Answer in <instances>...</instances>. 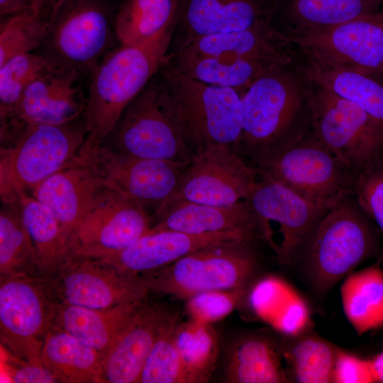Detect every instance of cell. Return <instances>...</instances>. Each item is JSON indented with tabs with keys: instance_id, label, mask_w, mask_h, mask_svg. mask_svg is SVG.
I'll list each match as a JSON object with an SVG mask.
<instances>
[{
	"instance_id": "6da1fadb",
	"label": "cell",
	"mask_w": 383,
	"mask_h": 383,
	"mask_svg": "<svg viewBox=\"0 0 383 383\" xmlns=\"http://www.w3.org/2000/svg\"><path fill=\"white\" fill-rule=\"evenodd\" d=\"M175 25L138 45H118L91 74L84 121L83 152L103 143L128 105L168 58Z\"/></svg>"
},
{
	"instance_id": "7a4b0ae2",
	"label": "cell",
	"mask_w": 383,
	"mask_h": 383,
	"mask_svg": "<svg viewBox=\"0 0 383 383\" xmlns=\"http://www.w3.org/2000/svg\"><path fill=\"white\" fill-rule=\"evenodd\" d=\"M364 214L343 201L323 216L301 248L302 273L318 296L377 254L378 239Z\"/></svg>"
},
{
	"instance_id": "3957f363",
	"label": "cell",
	"mask_w": 383,
	"mask_h": 383,
	"mask_svg": "<svg viewBox=\"0 0 383 383\" xmlns=\"http://www.w3.org/2000/svg\"><path fill=\"white\" fill-rule=\"evenodd\" d=\"M87 137L82 116L63 123L26 126L1 143L2 203L15 201L18 191H30L78 158Z\"/></svg>"
},
{
	"instance_id": "277c9868",
	"label": "cell",
	"mask_w": 383,
	"mask_h": 383,
	"mask_svg": "<svg viewBox=\"0 0 383 383\" xmlns=\"http://www.w3.org/2000/svg\"><path fill=\"white\" fill-rule=\"evenodd\" d=\"M103 143L123 155L185 165L194 154L174 101L156 75L128 105Z\"/></svg>"
},
{
	"instance_id": "5b68a950",
	"label": "cell",
	"mask_w": 383,
	"mask_h": 383,
	"mask_svg": "<svg viewBox=\"0 0 383 383\" xmlns=\"http://www.w3.org/2000/svg\"><path fill=\"white\" fill-rule=\"evenodd\" d=\"M160 71L193 152L214 145H227L236 151L243 128L240 95L231 88L194 79L168 59Z\"/></svg>"
},
{
	"instance_id": "8992f818",
	"label": "cell",
	"mask_w": 383,
	"mask_h": 383,
	"mask_svg": "<svg viewBox=\"0 0 383 383\" xmlns=\"http://www.w3.org/2000/svg\"><path fill=\"white\" fill-rule=\"evenodd\" d=\"M114 16L106 0H60L50 16L40 54L57 67L90 76L119 43Z\"/></svg>"
},
{
	"instance_id": "52a82bcc",
	"label": "cell",
	"mask_w": 383,
	"mask_h": 383,
	"mask_svg": "<svg viewBox=\"0 0 383 383\" xmlns=\"http://www.w3.org/2000/svg\"><path fill=\"white\" fill-rule=\"evenodd\" d=\"M257 170L326 211L353 192L354 174L313 135L292 138L256 160Z\"/></svg>"
},
{
	"instance_id": "ba28073f",
	"label": "cell",
	"mask_w": 383,
	"mask_h": 383,
	"mask_svg": "<svg viewBox=\"0 0 383 383\" xmlns=\"http://www.w3.org/2000/svg\"><path fill=\"white\" fill-rule=\"evenodd\" d=\"M250 243L213 244L143 277L150 291L177 299L206 291L247 289L259 269Z\"/></svg>"
},
{
	"instance_id": "9c48e42d",
	"label": "cell",
	"mask_w": 383,
	"mask_h": 383,
	"mask_svg": "<svg viewBox=\"0 0 383 383\" xmlns=\"http://www.w3.org/2000/svg\"><path fill=\"white\" fill-rule=\"evenodd\" d=\"M287 67L264 74L241 96L243 128L238 150L244 149L255 160L293 138L290 132L306 92Z\"/></svg>"
},
{
	"instance_id": "30bf717a",
	"label": "cell",
	"mask_w": 383,
	"mask_h": 383,
	"mask_svg": "<svg viewBox=\"0 0 383 383\" xmlns=\"http://www.w3.org/2000/svg\"><path fill=\"white\" fill-rule=\"evenodd\" d=\"M60 305L46 277L1 276V342L26 363L44 365L42 347Z\"/></svg>"
},
{
	"instance_id": "8fae6325",
	"label": "cell",
	"mask_w": 383,
	"mask_h": 383,
	"mask_svg": "<svg viewBox=\"0 0 383 383\" xmlns=\"http://www.w3.org/2000/svg\"><path fill=\"white\" fill-rule=\"evenodd\" d=\"M309 98L313 135L355 173L383 155V133L359 106L315 86Z\"/></svg>"
},
{
	"instance_id": "7c38bea8",
	"label": "cell",
	"mask_w": 383,
	"mask_h": 383,
	"mask_svg": "<svg viewBox=\"0 0 383 383\" xmlns=\"http://www.w3.org/2000/svg\"><path fill=\"white\" fill-rule=\"evenodd\" d=\"M248 200L256 219L259 238L269 245L281 264L294 261L317 223L328 211L260 172Z\"/></svg>"
},
{
	"instance_id": "4fadbf2b",
	"label": "cell",
	"mask_w": 383,
	"mask_h": 383,
	"mask_svg": "<svg viewBox=\"0 0 383 383\" xmlns=\"http://www.w3.org/2000/svg\"><path fill=\"white\" fill-rule=\"evenodd\" d=\"M281 37L299 47L310 62L372 76L383 72V9L329 28L281 31Z\"/></svg>"
},
{
	"instance_id": "5bb4252c",
	"label": "cell",
	"mask_w": 383,
	"mask_h": 383,
	"mask_svg": "<svg viewBox=\"0 0 383 383\" xmlns=\"http://www.w3.org/2000/svg\"><path fill=\"white\" fill-rule=\"evenodd\" d=\"M46 278L60 304L90 309L145 302L150 292L142 276L74 255Z\"/></svg>"
},
{
	"instance_id": "9a60e30c",
	"label": "cell",
	"mask_w": 383,
	"mask_h": 383,
	"mask_svg": "<svg viewBox=\"0 0 383 383\" xmlns=\"http://www.w3.org/2000/svg\"><path fill=\"white\" fill-rule=\"evenodd\" d=\"M258 177V170L244 162L234 149L211 145L194 154L176 191L165 204L187 201L232 206L249 199Z\"/></svg>"
},
{
	"instance_id": "2e32d148",
	"label": "cell",
	"mask_w": 383,
	"mask_h": 383,
	"mask_svg": "<svg viewBox=\"0 0 383 383\" xmlns=\"http://www.w3.org/2000/svg\"><path fill=\"white\" fill-rule=\"evenodd\" d=\"M152 228L148 210L114 189L78 224L70 253L96 258L131 246Z\"/></svg>"
},
{
	"instance_id": "e0dca14e",
	"label": "cell",
	"mask_w": 383,
	"mask_h": 383,
	"mask_svg": "<svg viewBox=\"0 0 383 383\" xmlns=\"http://www.w3.org/2000/svg\"><path fill=\"white\" fill-rule=\"evenodd\" d=\"M121 193L156 212L173 195L187 165L123 155L104 144L82 153Z\"/></svg>"
},
{
	"instance_id": "ac0fdd59",
	"label": "cell",
	"mask_w": 383,
	"mask_h": 383,
	"mask_svg": "<svg viewBox=\"0 0 383 383\" xmlns=\"http://www.w3.org/2000/svg\"><path fill=\"white\" fill-rule=\"evenodd\" d=\"M114 189L101 172L80 155L30 192L51 211L70 239L82 219Z\"/></svg>"
},
{
	"instance_id": "d6986e66",
	"label": "cell",
	"mask_w": 383,
	"mask_h": 383,
	"mask_svg": "<svg viewBox=\"0 0 383 383\" xmlns=\"http://www.w3.org/2000/svg\"><path fill=\"white\" fill-rule=\"evenodd\" d=\"M82 75L57 67L32 82L25 90L15 118L0 128L1 138L28 126L59 124L84 116L87 96Z\"/></svg>"
},
{
	"instance_id": "ffe728a7",
	"label": "cell",
	"mask_w": 383,
	"mask_h": 383,
	"mask_svg": "<svg viewBox=\"0 0 383 383\" xmlns=\"http://www.w3.org/2000/svg\"><path fill=\"white\" fill-rule=\"evenodd\" d=\"M257 236L245 231L194 235L175 231L150 230L124 250L93 259L128 274L144 276L207 246L234 241L252 243L258 239Z\"/></svg>"
},
{
	"instance_id": "44dd1931",
	"label": "cell",
	"mask_w": 383,
	"mask_h": 383,
	"mask_svg": "<svg viewBox=\"0 0 383 383\" xmlns=\"http://www.w3.org/2000/svg\"><path fill=\"white\" fill-rule=\"evenodd\" d=\"M277 8L266 0H180L174 30L179 49L205 35L250 28L270 20Z\"/></svg>"
},
{
	"instance_id": "7402d4cb",
	"label": "cell",
	"mask_w": 383,
	"mask_h": 383,
	"mask_svg": "<svg viewBox=\"0 0 383 383\" xmlns=\"http://www.w3.org/2000/svg\"><path fill=\"white\" fill-rule=\"evenodd\" d=\"M174 316L144 303L102 357L106 382L138 383L155 342Z\"/></svg>"
},
{
	"instance_id": "603a6c76",
	"label": "cell",
	"mask_w": 383,
	"mask_h": 383,
	"mask_svg": "<svg viewBox=\"0 0 383 383\" xmlns=\"http://www.w3.org/2000/svg\"><path fill=\"white\" fill-rule=\"evenodd\" d=\"M155 214L159 221L152 226V231H175L194 235L245 231L259 238L256 219L248 200L229 206L176 201L165 204Z\"/></svg>"
},
{
	"instance_id": "cb8c5ba5",
	"label": "cell",
	"mask_w": 383,
	"mask_h": 383,
	"mask_svg": "<svg viewBox=\"0 0 383 383\" xmlns=\"http://www.w3.org/2000/svg\"><path fill=\"white\" fill-rule=\"evenodd\" d=\"M177 70L198 81L235 89L240 96L259 78L278 67L289 66V56L238 57L231 56H169Z\"/></svg>"
},
{
	"instance_id": "d4e9b609",
	"label": "cell",
	"mask_w": 383,
	"mask_h": 383,
	"mask_svg": "<svg viewBox=\"0 0 383 383\" xmlns=\"http://www.w3.org/2000/svg\"><path fill=\"white\" fill-rule=\"evenodd\" d=\"M281 31L270 20L240 30L216 33L194 39L176 50L186 57L231 56L238 57H278L289 56Z\"/></svg>"
},
{
	"instance_id": "484cf974",
	"label": "cell",
	"mask_w": 383,
	"mask_h": 383,
	"mask_svg": "<svg viewBox=\"0 0 383 383\" xmlns=\"http://www.w3.org/2000/svg\"><path fill=\"white\" fill-rule=\"evenodd\" d=\"M144 303L125 304L106 309L60 304L52 327L68 333L96 350L102 358Z\"/></svg>"
},
{
	"instance_id": "4316f807",
	"label": "cell",
	"mask_w": 383,
	"mask_h": 383,
	"mask_svg": "<svg viewBox=\"0 0 383 383\" xmlns=\"http://www.w3.org/2000/svg\"><path fill=\"white\" fill-rule=\"evenodd\" d=\"M248 301L252 311L284 336H294L310 329L309 307L287 282L274 277L257 281Z\"/></svg>"
},
{
	"instance_id": "83f0119b",
	"label": "cell",
	"mask_w": 383,
	"mask_h": 383,
	"mask_svg": "<svg viewBox=\"0 0 383 383\" xmlns=\"http://www.w3.org/2000/svg\"><path fill=\"white\" fill-rule=\"evenodd\" d=\"M41 357L57 382H106L100 353L62 330L50 329Z\"/></svg>"
},
{
	"instance_id": "f1b7e54d",
	"label": "cell",
	"mask_w": 383,
	"mask_h": 383,
	"mask_svg": "<svg viewBox=\"0 0 383 383\" xmlns=\"http://www.w3.org/2000/svg\"><path fill=\"white\" fill-rule=\"evenodd\" d=\"M226 379L233 383L289 382L281 343L262 335L242 338L230 352Z\"/></svg>"
},
{
	"instance_id": "f546056e",
	"label": "cell",
	"mask_w": 383,
	"mask_h": 383,
	"mask_svg": "<svg viewBox=\"0 0 383 383\" xmlns=\"http://www.w3.org/2000/svg\"><path fill=\"white\" fill-rule=\"evenodd\" d=\"M40 277H49L70 253V239L51 211L26 191L16 194Z\"/></svg>"
},
{
	"instance_id": "4dcf8cb0",
	"label": "cell",
	"mask_w": 383,
	"mask_h": 383,
	"mask_svg": "<svg viewBox=\"0 0 383 383\" xmlns=\"http://www.w3.org/2000/svg\"><path fill=\"white\" fill-rule=\"evenodd\" d=\"M345 316L358 335L383 328V270L381 260L353 272L340 286Z\"/></svg>"
},
{
	"instance_id": "1f68e13d",
	"label": "cell",
	"mask_w": 383,
	"mask_h": 383,
	"mask_svg": "<svg viewBox=\"0 0 383 383\" xmlns=\"http://www.w3.org/2000/svg\"><path fill=\"white\" fill-rule=\"evenodd\" d=\"M304 74L313 85L331 91L362 109L383 133V85L359 71L308 61Z\"/></svg>"
},
{
	"instance_id": "d6a6232c",
	"label": "cell",
	"mask_w": 383,
	"mask_h": 383,
	"mask_svg": "<svg viewBox=\"0 0 383 383\" xmlns=\"http://www.w3.org/2000/svg\"><path fill=\"white\" fill-rule=\"evenodd\" d=\"M287 33L334 27L383 9V0H284Z\"/></svg>"
},
{
	"instance_id": "836d02e7",
	"label": "cell",
	"mask_w": 383,
	"mask_h": 383,
	"mask_svg": "<svg viewBox=\"0 0 383 383\" xmlns=\"http://www.w3.org/2000/svg\"><path fill=\"white\" fill-rule=\"evenodd\" d=\"M180 0H122L114 25L121 45L142 43L175 25Z\"/></svg>"
},
{
	"instance_id": "e575fe53",
	"label": "cell",
	"mask_w": 383,
	"mask_h": 383,
	"mask_svg": "<svg viewBox=\"0 0 383 383\" xmlns=\"http://www.w3.org/2000/svg\"><path fill=\"white\" fill-rule=\"evenodd\" d=\"M281 348L289 382H332L335 345L309 329L285 335Z\"/></svg>"
},
{
	"instance_id": "d590c367",
	"label": "cell",
	"mask_w": 383,
	"mask_h": 383,
	"mask_svg": "<svg viewBox=\"0 0 383 383\" xmlns=\"http://www.w3.org/2000/svg\"><path fill=\"white\" fill-rule=\"evenodd\" d=\"M0 211L1 276H38L35 250L18 203H2Z\"/></svg>"
},
{
	"instance_id": "8d00e7d4",
	"label": "cell",
	"mask_w": 383,
	"mask_h": 383,
	"mask_svg": "<svg viewBox=\"0 0 383 383\" xmlns=\"http://www.w3.org/2000/svg\"><path fill=\"white\" fill-rule=\"evenodd\" d=\"M174 340L184 367L187 383L206 382L217 359L216 333L210 323L192 320L177 324Z\"/></svg>"
},
{
	"instance_id": "74e56055",
	"label": "cell",
	"mask_w": 383,
	"mask_h": 383,
	"mask_svg": "<svg viewBox=\"0 0 383 383\" xmlns=\"http://www.w3.org/2000/svg\"><path fill=\"white\" fill-rule=\"evenodd\" d=\"M57 67L41 54L32 52L13 57L0 66V128L15 118L26 88Z\"/></svg>"
},
{
	"instance_id": "f35d334b",
	"label": "cell",
	"mask_w": 383,
	"mask_h": 383,
	"mask_svg": "<svg viewBox=\"0 0 383 383\" xmlns=\"http://www.w3.org/2000/svg\"><path fill=\"white\" fill-rule=\"evenodd\" d=\"M48 30V21L30 7L6 16L0 25V66L16 55L39 48Z\"/></svg>"
},
{
	"instance_id": "ab89813d",
	"label": "cell",
	"mask_w": 383,
	"mask_h": 383,
	"mask_svg": "<svg viewBox=\"0 0 383 383\" xmlns=\"http://www.w3.org/2000/svg\"><path fill=\"white\" fill-rule=\"evenodd\" d=\"M174 316L164 327L144 364L138 383H187L182 360L174 340Z\"/></svg>"
},
{
	"instance_id": "60d3db41",
	"label": "cell",
	"mask_w": 383,
	"mask_h": 383,
	"mask_svg": "<svg viewBox=\"0 0 383 383\" xmlns=\"http://www.w3.org/2000/svg\"><path fill=\"white\" fill-rule=\"evenodd\" d=\"M358 207L383 233V155L354 173Z\"/></svg>"
},
{
	"instance_id": "b9f144b4",
	"label": "cell",
	"mask_w": 383,
	"mask_h": 383,
	"mask_svg": "<svg viewBox=\"0 0 383 383\" xmlns=\"http://www.w3.org/2000/svg\"><path fill=\"white\" fill-rule=\"evenodd\" d=\"M245 290L201 292L187 299V309L192 320L211 323L231 313Z\"/></svg>"
},
{
	"instance_id": "7bdbcfd3",
	"label": "cell",
	"mask_w": 383,
	"mask_h": 383,
	"mask_svg": "<svg viewBox=\"0 0 383 383\" xmlns=\"http://www.w3.org/2000/svg\"><path fill=\"white\" fill-rule=\"evenodd\" d=\"M332 382H374L370 359H364L336 346Z\"/></svg>"
},
{
	"instance_id": "ee69618b",
	"label": "cell",
	"mask_w": 383,
	"mask_h": 383,
	"mask_svg": "<svg viewBox=\"0 0 383 383\" xmlns=\"http://www.w3.org/2000/svg\"><path fill=\"white\" fill-rule=\"evenodd\" d=\"M15 383L57 382L55 376L43 365L26 363L12 374Z\"/></svg>"
},
{
	"instance_id": "f6af8a7d",
	"label": "cell",
	"mask_w": 383,
	"mask_h": 383,
	"mask_svg": "<svg viewBox=\"0 0 383 383\" xmlns=\"http://www.w3.org/2000/svg\"><path fill=\"white\" fill-rule=\"evenodd\" d=\"M33 0H0L1 16H6L31 7Z\"/></svg>"
},
{
	"instance_id": "bcb514c9",
	"label": "cell",
	"mask_w": 383,
	"mask_h": 383,
	"mask_svg": "<svg viewBox=\"0 0 383 383\" xmlns=\"http://www.w3.org/2000/svg\"><path fill=\"white\" fill-rule=\"evenodd\" d=\"M60 0H33L31 8L40 12L43 16L49 20L50 16Z\"/></svg>"
},
{
	"instance_id": "7dc6e473",
	"label": "cell",
	"mask_w": 383,
	"mask_h": 383,
	"mask_svg": "<svg viewBox=\"0 0 383 383\" xmlns=\"http://www.w3.org/2000/svg\"><path fill=\"white\" fill-rule=\"evenodd\" d=\"M370 360L374 382L383 383V350Z\"/></svg>"
},
{
	"instance_id": "c3c4849f",
	"label": "cell",
	"mask_w": 383,
	"mask_h": 383,
	"mask_svg": "<svg viewBox=\"0 0 383 383\" xmlns=\"http://www.w3.org/2000/svg\"><path fill=\"white\" fill-rule=\"evenodd\" d=\"M272 3H277V0H266Z\"/></svg>"
}]
</instances>
